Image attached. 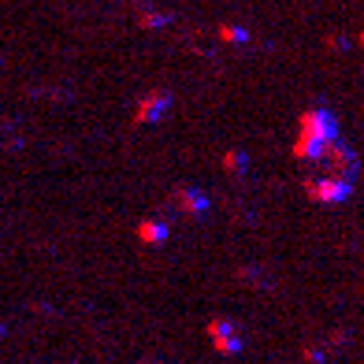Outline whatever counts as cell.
I'll return each instance as SVG.
<instances>
[{
	"mask_svg": "<svg viewBox=\"0 0 364 364\" xmlns=\"http://www.w3.org/2000/svg\"><path fill=\"white\" fill-rule=\"evenodd\" d=\"M301 134L331 145V141H338V123H335V115H331L327 108H309L301 115Z\"/></svg>",
	"mask_w": 364,
	"mask_h": 364,
	"instance_id": "1",
	"label": "cell"
},
{
	"mask_svg": "<svg viewBox=\"0 0 364 364\" xmlns=\"http://www.w3.org/2000/svg\"><path fill=\"white\" fill-rule=\"evenodd\" d=\"M305 190H309L312 201H320V205H338V201H346V197L353 193V182L327 175V178H320V182H305Z\"/></svg>",
	"mask_w": 364,
	"mask_h": 364,
	"instance_id": "2",
	"label": "cell"
},
{
	"mask_svg": "<svg viewBox=\"0 0 364 364\" xmlns=\"http://www.w3.org/2000/svg\"><path fill=\"white\" fill-rule=\"evenodd\" d=\"M323 160L331 164V168H335V178H346V182H350V178L357 175V153H353L350 145H342V141H331Z\"/></svg>",
	"mask_w": 364,
	"mask_h": 364,
	"instance_id": "3",
	"label": "cell"
},
{
	"mask_svg": "<svg viewBox=\"0 0 364 364\" xmlns=\"http://www.w3.org/2000/svg\"><path fill=\"white\" fill-rule=\"evenodd\" d=\"M168 108H171V93H164V90L149 93V97H141V105H138V123H156V119H164Z\"/></svg>",
	"mask_w": 364,
	"mask_h": 364,
	"instance_id": "4",
	"label": "cell"
},
{
	"mask_svg": "<svg viewBox=\"0 0 364 364\" xmlns=\"http://www.w3.org/2000/svg\"><path fill=\"white\" fill-rule=\"evenodd\" d=\"M208 338L216 342V350H220V353H238V350H242L238 331L230 327L227 320H212V323H208Z\"/></svg>",
	"mask_w": 364,
	"mask_h": 364,
	"instance_id": "5",
	"label": "cell"
},
{
	"mask_svg": "<svg viewBox=\"0 0 364 364\" xmlns=\"http://www.w3.org/2000/svg\"><path fill=\"white\" fill-rule=\"evenodd\" d=\"M294 156H297V160H305V164H316V160H323V156H327V145H323V141H316V138L297 134V141H294Z\"/></svg>",
	"mask_w": 364,
	"mask_h": 364,
	"instance_id": "6",
	"label": "cell"
},
{
	"mask_svg": "<svg viewBox=\"0 0 364 364\" xmlns=\"http://www.w3.org/2000/svg\"><path fill=\"white\" fill-rule=\"evenodd\" d=\"M178 208L186 216H205L208 212V197L201 190H178Z\"/></svg>",
	"mask_w": 364,
	"mask_h": 364,
	"instance_id": "7",
	"label": "cell"
},
{
	"mask_svg": "<svg viewBox=\"0 0 364 364\" xmlns=\"http://www.w3.org/2000/svg\"><path fill=\"white\" fill-rule=\"evenodd\" d=\"M138 238H141V242H149V245H160L164 238H168V223H160V220H145V223L138 227Z\"/></svg>",
	"mask_w": 364,
	"mask_h": 364,
	"instance_id": "8",
	"label": "cell"
},
{
	"mask_svg": "<svg viewBox=\"0 0 364 364\" xmlns=\"http://www.w3.org/2000/svg\"><path fill=\"white\" fill-rule=\"evenodd\" d=\"M220 38L230 41V45H242V41H250V30H245V26H223Z\"/></svg>",
	"mask_w": 364,
	"mask_h": 364,
	"instance_id": "9",
	"label": "cell"
},
{
	"mask_svg": "<svg viewBox=\"0 0 364 364\" xmlns=\"http://www.w3.org/2000/svg\"><path fill=\"white\" fill-rule=\"evenodd\" d=\"M227 171H245V153H227Z\"/></svg>",
	"mask_w": 364,
	"mask_h": 364,
	"instance_id": "10",
	"label": "cell"
},
{
	"mask_svg": "<svg viewBox=\"0 0 364 364\" xmlns=\"http://www.w3.org/2000/svg\"><path fill=\"white\" fill-rule=\"evenodd\" d=\"M168 23V15L164 11H149V15H141V26H164Z\"/></svg>",
	"mask_w": 364,
	"mask_h": 364,
	"instance_id": "11",
	"label": "cell"
},
{
	"mask_svg": "<svg viewBox=\"0 0 364 364\" xmlns=\"http://www.w3.org/2000/svg\"><path fill=\"white\" fill-rule=\"evenodd\" d=\"M357 45H364V34H360V38H357Z\"/></svg>",
	"mask_w": 364,
	"mask_h": 364,
	"instance_id": "12",
	"label": "cell"
}]
</instances>
